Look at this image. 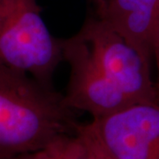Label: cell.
I'll use <instances>...</instances> for the list:
<instances>
[{"label": "cell", "instance_id": "5", "mask_svg": "<svg viewBox=\"0 0 159 159\" xmlns=\"http://www.w3.org/2000/svg\"><path fill=\"white\" fill-rule=\"evenodd\" d=\"M87 125L113 159H159V102L134 103Z\"/></svg>", "mask_w": 159, "mask_h": 159}, {"label": "cell", "instance_id": "1", "mask_svg": "<svg viewBox=\"0 0 159 159\" xmlns=\"http://www.w3.org/2000/svg\"><path fill=\"white\" fill-rule=\"evenodd\" d=\"M77 125L63 94L0 62V159L43 149Z\"/></svg>", "mask_w": 159, "mask_h": 159}, {"label": "cell", "instance_id": "11", "mask_svg": "<svg viewBox=\"0 0 159 159\" xmlns=\"http://www.w3.org/2000/svg\"><path fill=\"white\" fill-rule=\"evenodd\" d=\"M89 1L94 8V13H97L100 11L105 2V0H89Z\"/></svg>", "mask_w": 159, "mask_h": 159}, {"label": "cell", "instance_id": "4", "mask_svg": "<svg viewBox=\"0 0 159 159\" xmlns=\"http://www.w3.org/2000/svg\"><path fill=\"white\" fill-rule=\"evenodd\" d=\"M64 62L69 66L65 104L99 119L134 104L105 76L92 56L86 41L78 33L61 38Z\"/></svg>", "mask_w": 159, "mask_h": 159}, {"label": "cell", "instance_id": "7", "mask_svg": "<svg viewBox=\"0 0 159 159\" xmlns=\"http://www.w3.org/2000/svg\"><path fill=\"white\" fill-rule=\"evenodd\" d=\"M51 146L55 159H97L87 139L77 129L75 134L58 138Z\"/></svg>", "mask_w": 159, "mask_h": 159}, {"label": "cell", "instance_id": "9", "mask_svg": "<svg viewBox=\"0 0 159 159\" xmlns=\"http://www.w3.org/2000/svg\"><path fill=\"white\" fill-rule=\"evenodd\" d=\"M9 159H55V155L53 152V149L50 145L49 147L37 150L34 152L22 154L16 157H13Z\"/></svg>", "mask_w": 159, "mask_h": 159}, {"label": "cell", "instance_id": "6", "mask_svg": "<svg viewBox=\"0 0 159 159\" xmlns=\"http://www.w3.org/2000/svg\"><path fill=\"white\" fill-rule=\"evenodd\" d=\"M94 14L151 62L159 35V0H105Z\"/></svg>", "mask_w": 159, "mask_h": 159}, {"label": "cell", "instance_id": "10", "mask_svg": "<svg viewBox=\"0 0 159 159\" xmlns=\"http://www.w3.org/2000/svg\"><path fill=\"white\" fill-rule=\"evenodd\" d=\"M153 58L155 59L157 70V80L156 81V87H157V97H158L159 101V35L154 46Z\"/></svg>", "mask_w": 159, "mask_h": 159}, {"label": "cell", "instance_id": "3", "mask_svg": "<svg viewBox=\"0 0 159 159\" xmlns=\"http://www.w3.org/2000/svg\"><path fill=\"white\" fill-rule=\"evenodd\" d=\"M98 66L114 85L134 103L159 102L150 63L120 34L94 13L78 31Z\"/></svg>", "mask_w": 159, "mask_h": 159}, {"label": "cell", "instance_id": "2", "mask_svg": "<svg viewBox=\"0 0 159 159\" xmlns=\"http://www.w3.org/2000/svg\"><path fill=\"white\" fill-rule=\"evenodd\" d=\"M37 0H0V62L54 89L63 62L61 38L51 34Z\"/></svg>", "mask_w": 159, "mask_h": 159}, {"label": "cell", "instance_id": "8", "mask_svg": "<svg viewBox=\"0 0 159 159\" xmlns=\"http://www.w3.org/2000/svg\"><path fill=\"white\" fill-rule=\"evenodd\" d=\"M77 130L79 131L80 133L87 139V141L89 143V145L91 146V148H92L94 153H95L96 158L113 159L108 153H107V152H106V151H105V149L101 146V144L98 142V141L96 139V137L93 135V134H92L90 132V130L89 129L87 124H85V125L78 124V125H77Z\"/></svg>", "mask_w": 159, "mask_h": 159}]
</instances>
